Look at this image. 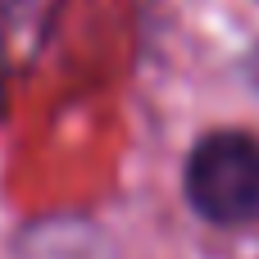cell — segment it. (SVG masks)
<instances>
[{
    "label": "cell",
    "mask_w": 259,
    "mask_h": 259,
    "mask_svg": "<svg viewBox=\"0 0 259 259\" xmlns=\"http://www.w3.org/2000/svg\"><path fill=\"white\" fill-rule=\"evenodd\" d=\"M32 5H36V0H0V96H5V41H9V32L32 14Z\"/></svg>",
    "instance_id": "cell-2"
},
{
    "label": "cell",
    "mask_w": 259,
    "mask_h": 259,
    "mask_svg": "<svg viewBox=\"0 0 259 259\" xmlns=\"http://www.w3.org/2000/svg\"><path fill=\"white\" fill-rule=\"evenodd\" d=\"M187 205L214 228H250L259 219V137L241 127L205 132L182 164Z\"/></svg>",
    "instance_id": "cell-1"
}]
</instances>
